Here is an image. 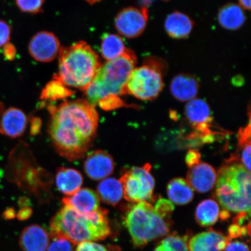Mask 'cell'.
<instances>
[{
    "label": "cell",
    "mask_w": 251,
    "mask_h": 251,
    "mask_svg": "<svg viewBox=\"0 0 251 251\" xmlns=\"http://www.w3.org/2000/svg\"><path fill=\"white\" fill-rule=\"evenodd\" d=\"M97 195L108 205H117L124 197L123 187L121 181L115 178H104L97 187Z\"/></svg>",
    "instance_id": "cell-22"
},
{
    "label": "cell",
    "mask_w": 251,
    "mask_h": 251,
    "mask_svg": "<svg viewBox=\"0 0 251 251\" xmlns=\"http://www.w3.org/2000/svg\"><path fill=\"white\" fill-rule=\"evenodd\" d=\"M50 244L48 233L39 225H30L20 235V246L23 251H46Z\"/></svg>",
    "instance_id": "cell-16"
},
{
    "label": "cell",
    "mask_w": 251,
    "mask_h": 251,
    "mask_svg": "<svg viewBox=\"0 0 251 251\" xmlns=\"http://www.w3.org/2000/svg\"><path fill=\"white\" fill-rule=\"evenodd\" d=\"M154 1L155 0H140V4L141 6V7L148 8V7H150L151 5H152V2ZM162 1H170V0H162Z\"/></svg>",
    "instance_id": "cell-44"
},
{
    "label": "cell",
    "mask_w": 251,
    "mask_h": 251,
    "mask_svg": "<svg viewBox=\"0 0 251 251\" xmlns=\"http://www.w3.org/2000/svg\"><path fill=\"white\" fill-rule=\"evenodd\" d=\"M216 183V196L225 209L251 213L250 172L236 158L220 168Z\"/></svg>",
    "instance_id": "cell-5"
},
{
    "label": "cell",
    "mask_w": 251,
    "mask_h": 251,
    "mask_svg": "<svg viewBox=\"0 0 251 251\" xmlns=\"http://www.w3.org/2000/svg\"><path fill=\"white\" fill-rule=\"evenodd\" d=\"M154 209L157 213L165 220L170 217L174 210V206L170 201L161 199L158 200Z\"/></svg>",
    "instance_id": "cell-29"
},
{
    "label": "cell",
    "mask_w": 251,
    "mask_h": 251,
    "mask_svg": "<svg viewBox=\"0 0 251 251\" xmlns=\"http://www.w3.org/2000/svg\"><path fill=\"white\" fill-rule=\"evenodd\" d=\"M219 213L220 208L217 202L211 199L204 200L196 209V221L201 226H210L218 221Z\"/></svg>",
    "instance_id": "cell-24"
},
{
    "label": "cell",
    "mask_w": 251,
    "mask_h": 251,
    "mask_svg": "<svg viewBox=\"0 0 251 251\" xmlns=\"http://www.w3.org/2000/svg\"><path fill=\"white\" fill-rule=\"evenodd\" d=\"M218 19L219 24L224 29L236 30L243 26L246 16L239 4L228 3L219 9Z\"/></svg>",
    "instance_id": "cell-20"
},
{
    "label": "cell",
    "mask_w": 251,
    "mask_h": 251,
    "mask_svg": "<svg viewBox=\"0 0 251 251\" xmlns=\"http://www.w3.org/2000/svg\"><path fill=\"white\" fill-rule=\"evenodd\" d=\"M153 251H169L164 246H163L162 245L160 244L159 246L156 247L155 249Z\"/></svg>",
    "instance_id": "cell-47"
},
{
    "label": "cell",
    "mask_w": 251,
    "mask_h": 251,
    "mask_svg": "<svg viewBox=\"0 0 251 251\" xmlns=\"http://www.w3.org/2000/svg\"><path fill=\"white\" fill-rule=\"evenodd\" d=\"M219 216L222 221H226V220H227L230 217V214L227 210L224 209L223 210L222 212L219 213Z\"/></svg>",
    "instance_id": "cell-45"
},
{
    "label": "cell",
    "mask_w": 251,
    "mask_h": 251,
    "mask_svg": "<svg viewBox=\"0 0 251 251\" xmlns=\"http://www.w3.org/2000/svg\"><path fill=\"white\" fill-rule=\"evenodd\" d=\"M49 133L56 151L70 161L81 159L96 136L99 115L85 99L66 101L49 106Z\"/></svg>",
    "instance_id": "cell-1"
},
{
    "label": "cell",
    "mask_w": 251,
    "mask_h": 251,
    "mask_svg": "<svg viewBox=\"0 0 251 251\" xmlns=\"http://www.w3.org/2000/svg\"><path fill=\"white\" fill-rule=\"evenodd\" d=\"M190 168L187 181L193 190L205 193L212 189L217 180V174L212 166L200 162Z\"/></svg>",
    "instance_id": "cell-14"
},
{
    "label": "cell",
    "mask_w": 251,
    "mask_h": 251,
    "mask_svg": "<svg viewBox=\"0 0 251 251\" xmlns=\"http://www.w3.org/2000/svg\"><path fill=\"white\" fill-rule=\"evenodd\" d=\"M151 165L131 169L122 175L121 181L124 197L128 201H152L155 181L151 174Z\"/></svg>",
    "instance_id": "cell-8"
},
{
    "label": "cell",
    "mask_w": 251,
    "mask_h": 251,
    "mask_svg": "<svg viewBox=\"0 0 251 251\" xmlns=\"http://www.w3.org/2000/svg\"><path fill=\"white\" fill-rule=\"evenodd\" d=\"M238 144L242 148L248 144L251 143V124L239 131L238 134Z\"/></svg>",
    "instance_id": "cell-34"
},
{
    "label": "cell",
    "mask_w": 251,
    "mask_h": 251,
    "mask_svg": "<svg viewBox=\"0 0 251 251\" xmlns=\"http://www.w3.org/2000/svg\"><path fill=\"white\" fill-rule=\"evenodd\" d=\"M224 251H250L246 243L235 241L229 243Z\"/></svg>",
    "instance_id": "cell-37"
},
{
    "label": "cell",
    "mask_w": 251,
    "mask_h": 251,
    "mask_svg": "<svg viewBox=\"0 0 251 251\" xmlns=\"http://www.w3.org/2000/svg\"><path fill=\"white\" fill-rule=\"evenodd\" d=\"M188 236L172 234L168 235L161 243L169 251H189L188 250Z\"/></svg>",
    "instance_id": "cell-27"
},
{
    "label": "cell",
    "mask_w": 251,
    "mask_h": 251,
    "mask_svg": "<svg viewBox=\"0 0 251 251\" xmlns=\"http://www.w3.org/2000/svg\"><path fill=\"white\" fill-rule=\"evenodd\" d=\"M111 233L108 212L100 208L87 214L65 205L50 222L53 240L65 239L75 245L106 239Z\"/></svg>",
    "instance_id": "cell-2"
},
{
    "label": "cell",
    "mask_w": 251,
    "mask_h": 251,
    "mask_svg": "<svg viewBox=\"0 0 251 251\" xmlns=\"http://www.w3.org/2000/svg\"><path fill=\"white\" fill-rule=\"evenodd\" d=\"M83 178L80 173L75 169L59 168L56 176V184L59 191L66 196L76 193L82 186Z\"/></svg>",
    "instance_id": "cell-21"
},
{
    "label": "cell",
    "mask_w": 251,
    "mask_h": 251,
    "mask_svg": "<svg viewBox=\"0 0 251 251\" xmlns=\"http://www.w3.org/2000/svg\"><path fill=\"white\" fill-rule=\"evenodd\" d=\"M229 237L231 238H236L242 236L241 235V227L240 226L233 224L228 228Z\"/></svg>",
    "instance_id": "cell-40"
},
{
    "label": "cell",
    "mask_w": 251,
    "mask_h": 251,
    "mask_svg": "<svg viewBox=\"0 0 251 251\" xmlns=\"http://www.w3.org/2000/svg\"><path fill=\"white\" fill-rule=\"evenodd\" d=\"M200 89V83L193 75L180 74L177 75L170 84L173 97L181 102L190 101L196 98Z\"/></svg>",
    "instance_id": "cell-15"
},
{
    "label": "cell",
    "mask_w": 251,
    "mask_h": 251,
    "mask_svg": "<svg viewBox=\"0 0 251 251\" xmlns=\"http://www.w3.org/2000/svg\"><path fill=\"white\" fill-rule=\"evenodd\" d=\"M58 56V71L54 78L83 92L102 65L99 55L85 42L61 47Z\"/></svg>",
    "instance_id": "cell-3"
},
{
    "label": "cell",
    "mask_w": 251,
    "mask_h": 251,
    "mask_svg": "<svg viewBox=\"0 0 251 251\" xmlns=\"http://www.w3.org/2000/svg\"><path fill=\"white\" fill-rule=\"evenodd\" d=\"M194 23L188 15L174 11L166 17L164 27L166 33L173 39L187 38L192 31Z\"/></svg>",
    "instance_id": "cell-19"
},
{
    "label": "cell",
    "mask_w": 251,
    "mask_h": 251,
    "mask_svg": "<svg viewBox=\"0 0 251 251\" xmlns=\"http://www.w3.org/2000/svg\"><path fill=\"white\" fill-rule=\"evenodd\" d=\"M3 111H4V106H3L1 102H0V117H1V116L2 114Z\"/></svg>",
    "instance_id": "cell-49"
},
{
    "label": "cell",
    "mask_w": 251,
    "mask_h": 251,
    "mask_svg": "<svg viewBox=\"0 0 251 251\" xmlns=\"http://www.w3.org/2000/svg\"><path fill=\"white\" fill-rule=\"evenodd\" d=\"M114 168L112 156L102 150L91 152L87 156L84 164L86 174L94 180L104 179L112 174Z\"/></svg>",
    "instance_id": "cell-12"
},
{
    "label": "cell",
    "mask_w": 251,
    "mask_h": 251,
    "mask_svg": "<svg viewBox=\"0 0 251 251\" xmlns=\"http://www.w3.org/2000/svg\"><path fill=\"white\" fill-rule=\"evenodd\" d=\"M137 63L134 52L126 49L119 57L101 65L83 92L87 101L95 106L109 96L119 97L126 94V86Z\"/></svg>",
    "instance_id": "cell-4"
},
{
    "label": "cell",
    "mask_w": 251,
    "mask_h": 251,
    "mask_svg": "<svg viewBox=\"0 0 251 251\" xmlns=\"http://www.w3.org/2000/svg\"><path fill=\"white\" fill-rule=\"evenodd\" d=\"M8 49H5V53L7 54L5 55L8 59L13 58L15 54V50L14 47L11 45H7Z\"/></svg>",
    "instance_id": "cell-42"
},
{
    "label": "cell",
    "mask_w": 251,
    "mask_h": 251,
    "mask_svg": "<svg viewBox=\"0 0 251 251\" xmlns=\"http://www.w3.org/2000/svg\"><path fill=\"white\" fill-rule=\"evenodd\" d=\"M60 43L54 34L40 31L30 41V54L37 61L49 62L54 60L61 50Z\"/></svg>",
    "instance_id": "cell-11"
},
{
    "label": "cell",
    "mask_w": 251,
    "mask_h": 251,
    "mask_svg": "<svg viewBox=\"0 0 251 251\" xmlns=\"http://www.w3.org/2000/svg\"><path fill=\"white\" fill-rule=\"evenodd\" d=\"M88 3H89L90 4H94L95 3L101 1V0H85Z\"/></svg>",
    "instance_id": "cell-48"
},
{
    "label": "cell",
    "mask_w": 251,
    "mask_h": 251,
    "mask_svg": "<svg viewBox=\"0 0 251 251\" xmlns=\"http://www.w3.org/2000/svg\"><path fill=\"white\" fill-rule=\"evenodd\" d=\"M45 0H17L19 8L25 12L37 14L42 11Z\"/></svg>",
    "instance_id": "cell-28"
},
{
    "label": "cell",
    "mask_w": 251,
    "mask_h": 251,
    "mask_svg": "<svg viewBox=\"0 0 251 251\" xmlns=\"http://www.w3.org/2000/svg\"><path fill=\"white\" fill-rule=\"evenodd\" d=\"M98 104L101 108L110 111L118 108L122 107V106H126L125 102L119 97L111 96L101 100Z\"/></svg>",
    "instance_id": "cell-30"
},
{
    "label": "cell",
    "mask_w": 251,
    "mask_h": 251,
    "mask_svg": "<svg viewBox=\"0 0 251 251\" xmlns=\"http://www.w3.org/2000/svg\"><path fill=\"white\" fill-rule=\"evenodd\" d=\"M3 218L6 220L13 219L15 217V212L14 209L9 208L5 210L4 213H3Z\"/></svg>",
    "instance_id": "cell-41"
},
{
    "label": "cell",
    "mask_w": 251,
    "mask_h": 251,
    "mask_svg": "<svg viewBox=\"0 0 251 251\" xmlns=\"http://www.w3.org/2000/svg\"><path fill=\"white\" fill-rule=\"evenodd\" d=\"M73 90L69 89L68 87L58 80L53 79L46 84L42 90L40 99L49 101H56L68 98L74 95Z\"/></svg>",
    "instance_id": "cell-26"
},
{
    "label": "cell",
    "mask_w": 251,
    "mask_h": 251,
    "mask_svg": "<svg viewBox=\"0 0 251 251\" xmlns=\"http://www.w3.org/2000/svg\"><path fill=\"white\" fill-rule=\"evenodd\" d=\"M185 114L193 127L202 135L203 139L210 142L214 139L211 130V109L208 103L203 100L194 99L188 101L185 108Z\"/></svg>",
    "instance_id": "cell-10"
},
{
    "label": "cell",
    "mask_w": 251,
    "mask_h": 251,
    "mask_svg": "<svg viewBox=\"0 0 251 251\" xmlns=\"http://www.w3.org/2000/svg\"><path fill=\"white\" fill-rule=\"evenodd\" d=\"M33 211L31 208L29 207H24V208L21 209L17 214V218L21 221H26L29 219L31 214H32Z\"/></svg>",
    "instance_id": "cell-39"
},
{
    "label": "cell",
    "mask_w": 251,
    "mask_h": 251,
    "mask_svg": "<svg viewBox=\"0 0 251 251\" xmlns=\"http://www.w3.org/2000/svg\"><path fill=\"white\" fill-rule=\"evenodd\" d=\"M250 213L246 212L238 213L233 220V224L238 226H242L244 223L247 221V220L250 219Z\"/></svg>",
    "instance_id": "cell-38"
},
{
    "label": "cell",
    "mask_w": 251,
    "mask_h": 251,
    "mask_svg": "<svg viewBox=\"0 0 251 251\" xmlns=\"http://www.w3.org/2000/svg\"><path fill=\"white\" fill-rule=\"evenodd\" d=\"M26 116L17 108H10L2 113L0 119V132L11 138L22 136L26 129Z\"/></svg>",
    "instance_id": "cell-18"
},
{
    "label": "cell",
    "mask_w": 251,
    "mask_h": 251,
    "mask_svg": "<svg viewBox=\"0 0 251 251\" xmlns=\"http://www.w3.org/2000/svg\"><path fill=\"white\" fill-rule=\"evenodd\" d=\"M125 224L134 246L139 248L170 231L166 220L156 212L151 204L146 201L131 207L126 214Z\"/></svg>",
    "instance_id": "cell-6"
},
{
    "label": "cell",
    "mask_w": 251,
    "mask_h": 251,
    "mask_svg": "<svg viewBox=\"0 0 251 251\" xmlns=\"http://www.w3.org/2000/svg\"><path fill=\"white\" fill-rule=\"evenodd\" d=\"M251 143L247 144L242 148L241 161L245 168L251 172Z\"/></svg>",
    "instance_id": "cell-35"
},
{
    "label": "cell",
    "mask_w": 251,
    "mask_h": 251,
    "mask_svg": "<svg viewBox=\"0 0 251 251\" xmlns=\"http://www.w3.org/2000/svg\"><path fill=\"white\" fill-rule=\"evenodd\" d=\"M148 20V8L127 7L119 12L115 18V25L121 35L133 39L144 32Z\"/></svg>",
    "instance_id": "cell-9"
},
{
    "label": "cell",
    "mask_w": 251,
    "mask_h": 251,
    "mask_svg": "<svg viewBox=\"0 0 251 251\" xmlns=\"http://www.w3.org/2000/svg\"><path fill=\"white\" fill-rule=\"evenodd\" d=\"M75 244L65 239H56L49 246L48 251H74Z\"/></svg>",
    "instance_id": "cell-31"
},
{
    "label": "cell",
    "mask_w": 251,
    "mask_h": 251,
    "mask_svg": "<svg viewBox=\"0 0 251 251\" xmlns=\"http://www.w3.org/2000/svg\"><path fill=\"white\" fill-rule=\"evenodd\" d=\"M76 251H108L105 246L101 244L86 241V242L78 244Z\"/></svg>",
    "instance_id": "cell-32"
},
{
    "label": "cell",
    "mask_w": 251,
    "mask_h": 251,
    "mask_svg": "<svg viewBox=\"0 0 251 251\" xmlns=\"http://www.w3.org/2000/svg\"><path fill=\"white\" fill-rule=\"evenodd\" d=\"M62 202L65 205L82 214L95 212L100 208L98 195L95 191L88 188H81L73 195L64 198Z\"/></svg>",
    "instance_id": "cell-17"
},
{
    "label": "cell",
    "mask_w": 251,
    "mask_h": 251,
    "mask_svg": "<svg viewBox=\"0 0 251 251\" xmlns=\"http://www.w3.org/2000/svg\"><path fill=\"white\" fill-rule=\"evenodd\" d=\"M110 249H111V251H120V250H117V247H110Z\"/></svg>",
    "instance_id": "cell-50"
},
{
    "label": "cell",
    "mask_w": 251,
    "mask_h": 251,
    "mask_svg": "<svg viewBox=\"0 0 251 251\" xmlns=\"http://www.w3.org/2000/svg\"><path fill=\"white\" fill-rule=\"evenodd\" d=\"M239 5L244 9L250 11L251 9V0H238Z\"/></svg>",
    "instance_id": "cell-43"
},
{
    "label": "cell",
    "mask_w": 251,
    "mask_h": 251,
    "mask_svg": "<svg viewBox=\"0 0 251 251\" xmlns=\"http://www.w3.org/2000/svg\"><path fill=\"white\" fill-rule=\"evenodd\" d=\"M168 71V64L156 56H149L143 64L135 68L126 86V94L143 101L154 100L164 87V77Z\"/></svg>",
    "instance_id": "cell-7"
},
{
    "label": "cell",
    "mask_w": 251,
    "mask_h": 251,
    "mask_svg": "<svg viewBox=\"0 0 251 251\" xmlns=\"http://www.w3.org/2000/svg\"><path fill=\"white\" fill-rule=\"evenodd\" d=\"M231 241L230 237L211 228L191 238L188 241V250L189 251H224Z\"/></svg>",
    "instance_id": "cell-13"
},
{
    "label": "cell",
    "mask_w": 251,
    "mask_h": 251,
    "mask_svg": "<svg viewBox=\"0 0 251 251\" xmlns=\"http://www.w3.org/2000/svg\"><path fill=\"white\" fill-rule=\"evenodd\" d=\"M35 121V124L32 125V126H31V133H37V131L39 130L40 124H39L40 121H37V119H36V121Z\"/></svg>",
    "instance_id": "cell-46"
},
{
    "label": "cell",
    "mask_w": 251,
    "mask_h": 251,
    "mask_svg": "<svg viewBox=\"0 0 251 251\" xmlns=\"http://www.w3.org/2000/svg\"><path fill=\"white\" fill-rule=\"evenodd\" d=\"M169 199L176 205H186L194 198V191L187 180L176 178L169 182L167 187Z\"/></svg>",
    "instance_id": "cell-23"
},
{
    "label": "cell",
    "mask_w": 251,
    "mask_h": 251,
    "mask_svg": "<svg viewBox=\"0 0 251 251\" xmlns=\"http://www.w3.org/2000/svg\"><path fill=\"white\" fill-rule=\"evenodd\" d=\"M201 155L196 150H192L189 151L186 157L187 165L190 168L199 164L200 162Z\"/></svg>",
    "instance_id": "cell-36"
},
{
    "label": "cell",
    "mask_w": 251,
    "mask_h": 251,
    "mask_svg": "<svg viewBox=\"0 0 251 251\" xmlns=\"http://www.w3.org/2000/svg\"><path fill=\"white\" fill-rule=\"evenodd\" d=\"M11 29L5 22L0 21V48L7 45L10 39Z\"/></svg>",
    "instance_id": "cell-33"
},
{
    "label": "cell",
    "mask_w": 251,
    "mask_h": 251,
    "mask_svg": "<svg viewBox=\"0 0 251 251\" xmlns=\"http://www.w3.org/2000/svg\"><path fill=\"white\" fill-rule=\"evenodd\" d=\"M126 49L123 39L117 34L106 33L103 36L101 52L105 60L111 61L119 57Z\"/></svg>",
    "instance_id": "cell-25"
}]
</instances>
